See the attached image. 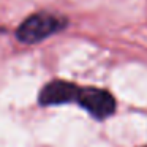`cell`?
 Returning <instances> with one entry per match:
<instances>
[{"label":"cell","instance_id":"6da1fadb","mask_svg":"<svg viewBox=\"0 0 147 147\" xmlns=\"http://www.w3.org/2000/svg\"><path fill=\"white\" fill-rule=\"evenodd\" d=\"M67 21L60 16L38 13L27 18L18 29V38L24 43H38L62 30Z\"/></svg>","mask_w":147,"mask_h":147},{"label":"cell","instance_id":"7a4b0ae2","mask_svg":"<svg viewBox=\"0 0 147 147\" xmlns=\"http://www.w3.org/2000/svg\"><path fill=\"white\" fill-rule=\"evenodd\" d=\"M78 103L87 109L93 117L96 119H106L114 112L115 109V100L109 92L101 89H81Z\"/></svg>","mask_w":147,"mask_h":147},{"label":"cell","instance_id":"3957f363","mask_svg":"<svg viewBox=\"0 0 147 147\" xmlns=\"http://www.w3.org/2000/svg\"><path fill=\"white\" fill-rule=\"evenodd\" d=\"M81 89L67 81H52L43 87L40 93V103L45 106L65 105L70 101H78Z\"/></svg>","mask_w":147,"mask_h":147}]
</instances>
